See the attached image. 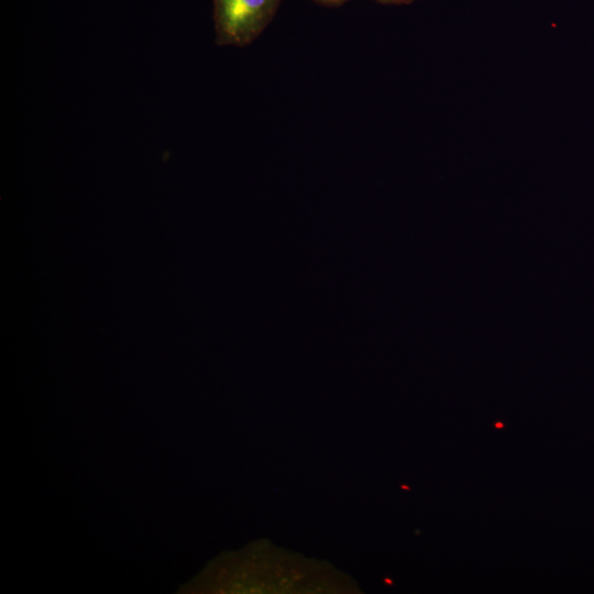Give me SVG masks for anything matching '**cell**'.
<instances>
[{
    "mask_svg": "<svg viewBox=\"0 0 594 594\" xmlns=\"http://www.w3.org/2000/svg\"><path fill=\"white\" fill-rule=\"evenodd\" d=\"M496 426H497V427H501V428L503 427V425H502V424H497Z\"/></svg>",
    "mask_w": 594,
    "mask_h": 594,
    "instance_id": "277c9868",
    "label": "cell"
},
{
    "mask_svg": "<svg viewBox=\"0 0 594 594\" xmlns=\"http://www.w3.org/2000/svg\"><path fill=\"white\" fill-rule=\"evenodd\" d=\"M320 4L324 6H340L349 0H314Z\"/></svg>",
    "mask_w": 594,
    "mask_h": 594,
    "instance_id": "7a4b0ae2",
    "label": "cell"
},
{
    "mask_svg": "<svg viewBox=\"0 0 594 594\" xmlns=\"http://www.w3.org/2000/svg\"><path fill=\"white\" fill-rule=\"evenodd\" d=\"M376 1L384 4H408L415 0H376Z\"/></svg>",
    "mask_w": 594,
    "mask_h": 594,
    "instance_id": "3957f363",
    "label": "cell"
},
{
    "mask_svg": "<svg viewBox=\"0 0 594 594\" xmlns=\"http://www.w3.org/2000/svg\"><path fill=\"white\" fill-rule=\"evenodd\" d=\"M282 0H213L219 45L244 46L254 41L273 19Z\"/></svg>",
    "mask_w": 594,
    "mask_h": 594,
    "instance_id": "6da1fadb",
    "label": "cell"
}]
</instances>
